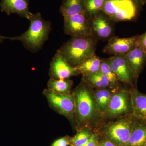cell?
Returning <instances> with one entry per match:
<instances>
[{"mask_svg":"<svg viewBox=\"0 0 146 146\" xmlns=\"http://www.w3.org/2000/svg\"><path fill=\"white\" fill-rule=\"evenodd\" d=\"M65 34L72 37H86L92 36L91 23L85 13L64 18Z\"/></svg>","mask_w":146,"mask_h":146,"instance_id":"cell-5","label":"cell"},{"mask_svg":"<svg viewBox=\"0 0 146 146\" xmlns=\"http://www.w3.org/2000/svg\"><path fill=\"white\" fill-rule=\"evenodd\" d=\"M92 35L98 40H109L113 36L114 22L102 11L90 19Z\"/></svg>","mask_w":146,"mask_h":146,"instance_id":"cell-7","label":"cell"},{"mask_svg":"<svg viewBox=\"0 0 146 146\" xmlns=\"http://www.w3.org/2000/svg\"><path fill=\"white\" fill-rule=\"evenodd\" d=\"M85 0H63L60 11L63 17L85 13Z\"/></svg>","mask_w":146,"mask_h":146,"instance_id":"cell-16","label":"cell"},{"mask_svg":"<svg viewBox=\"0 0 146 146\" xmlns=\"http://www.w3.org/2000/svg\"><path fill=\"white\" fill-rule=\"evenodd\" d=\"M96 146H100L99 145H98V144H97L96 145Z\"/></svg>","mask_w":146,"mask_h":146,"instance_id":"cell-32","label":"cell"},{"mask_svg":"<svg viewBox=\"0 0 146 146\" xmlns=\"http://www.w3.org/2000/svg\"><path fill=\"white\" fill-rule=\"evenodd\" d=\"M74 97L78 120L80 122L88 121L94 115L96 107L91 93L83 84L77 90Z\"/></svg>","mask_w":146,"mask_h":146,"instance_id":"cell-6","label":"cell"},{"mask_svg":"<svg viewBox=\"0 0 146 146\" xmlns=\"http://www.w3.org/2000/svg\"><path fill=\"white\" fill-rule=\"evenodd\" d=\"M142 146H146V143H145L144 144V145H142Z\"/></svg>","mask_w":146,"mask_h":146,"instance_id":"cell-31","label":"cell"},{"mask_svg":"<svg viewBox=\"0 0 146 146\" xmlns=\"http://www.w3.org/2000/svg\"><path fill=\"white\" fill-rule=\"evenodd\" d=\"M126 91L112 95L106 113L111 117H117L126 113L131 107V96Z\"/></svg>","mask_w":146,"mask_h":146,"instance_id":"cell-12","label":"cell"},{"mask_svg":"<svg viewBox=\"0 0 146 146\" xmlns=\"http://www.w3.org/2000/svg\"><path fill=\"white\" fill-rule=\"evenodd\" d=\"M125 55L131 69L137 77L145 62L146 53L136 46Z\"/></svg>","mask_w":146,"mask_h":146,"instance_id":"cell-15","label":"cell"},{"mask_svg":"<svg viewBox=\"0 0 146 146\" xmlns=\"http://www.w3.org/2000/svg\"><path fill=\"white\" fill-rule=\"evenodd\" d=\"M131 108L133 117L146 124V94L133 90L131 95Z\"/></svg>","mask_w":146,"mask_h":146,"instance_id":"cell-14","label":"cell"},{"mask_svg":"<svg viewBox=\"0 0 146 146\" xmlns=\"http://www.w3.org/2000/svg\"><path fill=\"white\" fill-rule=\"evenodd\" d=\"M139 35L122 38L113 36L108 40V43L104 48L103 52L114 56L126 54L136 46Z\"/></svg>","mask_w":146,"mask_h":146,"instance_id":"cell-11","label":"cell"},{"mask_svg":"<svg viewBox=\"0 0 146 146\" xmlns=\"http://www.w3.org/2000/svg\"><path fill=\"white\" fill-rule=\"evenodd\" d=\"M101 11L115 22L130 21L138 13V7L134 0H105Z\"/></svg>","mask_w":146,"mask_h":146,"instance_id":"cell-3","label":"cell"},{"mask_svg":"<svg viewBox=\"0 0 146 146\" xmlns=\"http://www.w3.org/2000/svg\"><path fill=\"white\" fill-rule=\"evenodd\" d=\"M136 46L146 53V31L143 34L139 35L136 42Z\"/></svg>","mask_w":146,"mask_h":146,"instance_id":"cell-25","label":"cell"},{"mask_svg":"<svg viewBox=\"0 0 146 146\" xmlns=\"http://www.w3.org/2000/svg\"><path fill=\"white\" fill-rule=\"evenodd\" d=\"M72 82L68 79H55L51 78L48 83L49 90L60 93L66 94L70 91Z\"/></svg>","mask_w":146,"mask_h":146,"instance_id":"cell-21","label":"cell"},{"mask_svg":"<svg viewBox=\"0 0 146 146\" xmlns=\"http://www.w3.org/2000/svg\"><path fill=\"white\" fill-rule=\"evenodd\" d=\"M100 146H117L110 140L102 141L100 144Z\"/></svg>","mask_w":146,"mask_h":146,"instance_id":"cell-28","label":"cell"},{"mask_svg":"<svg viewBox=\"0 0 146 146\" xmlns=\"http://www.w3.org/2000/svg\"><path fill=\"white\" fill-rule=\"evenodd\" d=\"M91 136V134L88 130L84 129L71 139V145L72 146L83 145L89 140Z\"/></svg>","mask_w":146,"mask_h":146,"instance_id":"cell-24","label":"cell"},{"mask_svg":"<svg viewBox=\"0 0 146 146\" xmlns=\"http://www.w3.org/2000/svg\"><path fill=\"white\" fill-rule=\"evenodd\" d=\"M139 1L143 5L146 4V0H139Z\"/></svg>","mask_w":146,"mask_h":146,"instance_id":"cell-30","label":"cell"},{"mask_svg":"<svg viewBox=\"0 0 146 146\" xmlns=\"http://www.w3.org/2000/svg\"><path fill=\"white\" fill-rule=\"evenodd\" d=\"M108 60L111 70L119 80L130 84L136 78L129 65L125 54L116 55Z\"/></svg>","mask_w":146,"mask_h":146,"instance_id":"cell-9","label":"cell"},{"mask_svg":"<svg viewBox=\"0 0 146 146\" xmlns=\"http://www.w3.org/2000/svg\"><path fill=\"white\" fill-rule=\"evenodd\" d=\"M68 144L69 141L68 138L63 137L55 141L51 146H67Z\"/></svg>","mask_w":146,"mask_h":146,"instance_id":"cell-26","label":"cell"},{"mask_svg":"<svg viewBox=\"0 0 146 146\" xmlns=\"http://www.w3.org/2000/svg\"><path fill=\"white\" fill-rule=\"evenodd\" d=\"M29 20L30 25L26 31L20 36L7 37V39L20 41L27 49L36 52L48 39L52 30L51 22L44 20L39 12L33 13Z\"/></svg>","mask_w":146,"mask_h":146,"instance_id":"cell-1","label":"cell"},{"mask_svg":"<svg viewBox=\"0 0 146 146\" xmlns=\"http://www.w3.org/2000/svg\"><path fill=\"white\" fill-rule=\"evenodd\" d=\"M100 71L108 78L110 85L115 86L117 85L119 79L111 70L108 59L102 60Z\"/></svg>","mask_w":146,"mask_h":146,"instance_id":"cell-23","label":"cell"},{"mask_svg":"<svg viewBox=\"0 0 146 146\" xmlns=\"http://www.w3.org/2000/svg\"><path fill=\"white\" fill-rule=\"evenodd\" d=\"M105 0H85V13L89 19L101 11Z\"/></svg>","mask_w":146,"mask_h":146,"instance_id":"cell-22","label":"cell"},{"mask_svg":"<svg viewBox=\"0 0 146 146\" xmlns=\"http://www.w3.org/2000/svg\"><path fill=\"white\" fill-rule=\"evenodd\" d=\"M97 41L93 35L72 37L58 50L71 66L76 68L86 58L95 54Z\"/></svg>","mask_w":146,"mask_h":146,"instance_id":"cell-2","label":"cell"},{"mask_svg":"<svg viewBox=\"0 0 146 146\" xmlns=\"http://www.w3.org/2000/svg\"><path fill=\"white\" fill-rule=\"evenodd\" d=\"M137 120L125 118L109 125L105 130L110 141L117 146H128L133 127Z\"/></svg>","mask_w":146,"mask_h":146,"instance_id":"cell-4","label":"cell"},{"mask_svg":"<svg viewBox=\"0 0 146 146\" xmlns=\"http://www.w3.org/2000/svg\"><path fill=\"white\" fill-rule=\"evenodd\" d=\"M7 39V37L2 36L0 35V43H2L5 39Z\"/></svg>","mask_w":146,"mask_h":146,"instance_id":"cell-29","label":"cell"},{"mask_svg":"<svg viewBox=\"0 0 146 146\" xmlns=\"http://www.w3.org/2000/svg\"><path fill=\"white\" fill-rule=\"evenodd\" d=\"M29 0H1L0 3L1 11L8 16L15 13L29 19L32 13L29 10Z\"/></svg>","mask_w":146,"mask_h":146,"instance_id":"cell-13","label":"cell"},{"mask_svg":"<svg viewBox=\"0 0 146 146\" xmlns=\"http://www.w3.org/2000/svg\"><path fill=\"white\" fill-rule=\"evenodd\" d=\"M112 95L109 90L102 89L95 94V105L101 113H105L109 106Z\"/></svg>","mask_w":146,"mask_h":146,"instance_id":"cell-19","label":"cell"},{"mask_svg":"<svg viewBox=\"0 0 146 146\" xmlns=\"http://www.w3.org/2000/svg\"><path fill=\"white\" fill-rule=\"evenodd\" d=\"M46 94L50 103L60 114L68 117L74 115L76 111V102L72 95L60 94L49 89Z\"/></svg>","mask_w":146,"mask_h":146,"instance_id":"cell-8","label":"cell"},{"mask_svg":"<svg viewBox=\"0 0 146 146\" xmlns=\"http://www.w3.org/2000/svg\"><path fill=\"white\" fill-rule=\"evenodd\" d=\"M84 78L87 83L98 88H105L110 85L108 78L100 70L84 76Z\"/></svg>","mask_w":146,"mask_h":146,"instance_id":"cell-20","label":"cell"},{"mask_svg":"<svg viewBox=\"0 0 146 146\" xmlns=\"http://www.w3.org/2000/svg\"><path fill=\"white\" fill-rule=\"evenodd\" d=\"M97 144V136L94 134L91 136L89 140L81 146H96Z\"/></svg>","mask_w":146,"mask_h":146,"instance_id":"cell-27","label":"cell"},{"mask_svg":"<svg viewBox=\"0 0 146 146\" xmlns=\"http://www.w3.org/2000/svg\"><path fill=\"white\" fill-rule=\"evenodd\" d=\"M79 73L77 67L71 66L57 50L51 63L50 74L52 78L68 79Z\"/></svg>","mask_w":146,"mask_h":146,"instance_id":"cell-10","label":"cell"},{"mask_svg":"<svg viewBox=\"0 0 146 146\" xmlns=\"http://www.w3.org/2000/svg\"><path fill=\"white\" fill-rule=\"evenodd\" d=\"M146 143V124L136 121L135 123L128 146H142Z\"/></svg>","mask_w":146,"mask_h":146,"instance_id":"cell-17","label":"cell"},{"mask_svg":"<svg viewBox=\"0 0 146 146\" xmlns=\"http://www.w3.org/2000/svg\"><path fill=\"white\" fill-rule=\"evenodd\" d=\"M101 63V59L94 54L86 58L77 68L79 73L85 76L99 71Z\"/></svg>","mask_w":146,"mask_h":146,"instance_id":"cell-18","label":"cell"}]
</instances>
